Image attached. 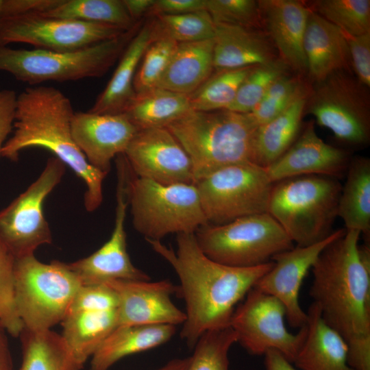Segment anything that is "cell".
Segmentation results:
<instances>
[{"label": "cell", "mask_w": 370, "mask_h": 370, "mask_svg": "<svg viewBox=\"0 0 370 370\" xmlns=\"http://www.w3.org/2000/svg\"><path fill=\"white\" fill-rule=\"evenodd\" d=\"M123 155L138 177L162 184H195L188 155L165 127L138 130Z\"/></svg>", "instance_id": "cell-16"}, {"label": "cell", "mask_w": 370, "mask_h": 370, "mask_svg": "<svg viewBox=\"0 0 370 370\" xmlns=\"http://www.w3.org/2000/svg\"><path fill=\"white\" fill-rule=\"evenodd\" d=\"M208 258L234 267H253L294 247L286 232L268 212L239 218L221 225L207 223L195 233Z\"/></svg>", "instance_id": "cell-9"}, {"label": "cell", "mask_w": 370, "mask_h": 370, "mask_svg": "<svg viewBox=\"0 0 370 370\" xmlns=\"http://www.w3.org/2000/svg\"><path fill=\"white\" fill-rule=\"evenodd\" d=\"M360 232L346 230L319 254L310 295L322 319L346 342L370 335V247Z\"/></svg>", "instance_id": "cell-3"}, {"label": "cell", "mask_w": 370, "mask_h": 370, "mask_svg": "<svg viewBox=\"0 0 370 370\" xmlns=\"http://www.w3.org/2000/svg\"><path fill=\"white\" fill-rule=\"evenodd\" d=\"M349 73L337 71L317 82L308 95L305 112L338 141L361 147L370 139L369 97L367 87Z\"/></svg>", "instance_id": "cell-11"}, {"label": "cell", "mask_w": 370, "mask_h": 370, "mask_svg": "<svg viewBox=\"0 0 370 370\" xmlns=\"http://www.w3.org/2000/svg\"><path fill=\"white\" fill-rule=\"evenodd\" d=\"M2 3H3V0H0V21H1V12Z\"/></svg>", "instance_id": "cell-53"}, {"label": "cell", "mask_w": 370, "mask_h": 370, "mask_svg": "<svg viewBox=\"0 0 370 370\" xmlns=\"http://www.w3.org/2000/svg\"><path fill=\"white\" fill-rule=\"evenodd\" d=\"M117 306V295L107 284L84 285L75 295L68 313L112 310Z\"/></svg>", "instance_id": "cell-43"}, {"label": "cell", "mask_w": 370, "mask_h": 370, "mask_svg": "<svg viewBox=\"0 0 370 370\" xmlns=\"http://www.w3.org/2000/svg\"><path fill=\"white\" fill-rule=\"evenodd\" d=\"M252 68L222 70L212 73L199 88L188 95L192 110L202 112L227 110Z\"/></svg>", "instance_id": "cell-34"}, {"label": "cell", "mask_w": 370, "mask_h": 370, "mask_svg": "<svg viewBox=\"0 0 370 370\" xmlns=\"http://www.w3.org/2000/svg\"><path fill=\"white\" fill-rule=\"evenodd\" d=\"M309 92L295 99L285 110L257 127L254 163L266 168L281 157L297 138Z\"/></svg>", "instance_id": "cell-29"}, {"label": "cell", "mask_w": 370, "mask_h": 370, "mask_svg": "<svg viewBox=\"0 0 370 370\" xmlns=\"http://www.w3.org/2000/svg\"><path fill=\"white\" fill-rule=\"evenodd\" d=\"M308 92L301 79L285 74L270 86L260 103L247 114L258 127L278 116L295 99Z\"/></svg>", "instance_id": "cell-39"}, {"label": "cell", "mask_w": 370, "mask_h": 370, "mask_svg": "<svg viewBox=\"0 0 370 370\" xmlns=\"http://www.w3.org/2000/svg\"><path fill=\"white\" fill-rule=\"evenodd\" d=\"M146 241L178 276L177 293L186 304L180 336L190 349L206 332L230 326L236 306L274 264L241 268L219 263L204 254L193 233L177 234L175 251L161 241Z\"/></svg>", "instance_id": "cell-1"}, {"label": "cell", "mask_w": 370, "mask_h": 370, "mask_svg": "<svg viewBox=\"0 0 370 370\" xmlns=\"http://www.w3.org/2000/svg\"><path fill=\"white\" fill-rule=\"evenodd\" d=\"M6 332L0 326V370H13Z\"/></svg>", "instance_id": "cell-51"}, {"label": "cell", "mask_w": 370, "mask_h": 370, "mask_svg": "<svg viewBox=\"0 0 370 370\" xmlns=\"http://www.w3.org/2000/svg\"><path fill=\"white\" fill-rule=\"evenodd\" d=\"M212 40L215 71L261 65L278 59L270 38L258 29L215 24Z\"/></svg>", "instance_id": "cell-22"}, {"label": "cell", "mask_w": 370, "mask_h": 370, "mask_svg": "<svg viewBox=\"0 0 370 370\" xmlns=\"http://www.w3.org/2000/svg\"><path fill=\"white\" fill-rule=\"evenodd\" d=\"M206 10L214 24L258 29L262 26L258 1L206 0Z\"/></svg>", "instance_id": "cell-42"}, {"label": "cell", "mask_w": 370, "mask_h": 370, "mask_svg": "<svg viewBox=\"0 0 370 370\" xmlns=\"http://www.w3.org/2000/svg\"><path fill=\"white\" fill-rule=\"evenodd\" d=\"M264 356L266 370H296L291 362L278 351L269 350Z\"/></svg>", "instance_id": "cell-50"}, {"label": "cell", "mask_w": 370, "mask_h": 370, "mask_svg": "<svg viewBox=\"0 0 370 370\" xmlns=\"http://www.w3.org/2000/svg\"><path fill=\"white\" fill-rule=\"evenodd\" d=\"M341 188L337 178L324 175L282 180L273 183L267 212L297 246H308L333 232Z\"/></svg>", "instance_id": "cell-5"}, {"label": "cell", "mask_w": 370, "mask_h": 370, "mask_svg": "<svg viewBox=\"0 0 370 370\" xmlns=\"http://www.w3.org/2000/svg\"><path fill=\"white\" fill-rule=\"evenodd\" d=\"M257 127L248 114L221 110H191L165 128L188 155L195 184L227 166L254 163Z\"/></svg>", "instance_id": "cell-4"}, {"label": "cell", "mask_w": 370, "mask_h": 370, "mask_svg": "<svg viewBox=\"0 0 370 370\" xmlns=\"http://www.w3.org/2000/svg\"><path fill=\"white\" fill-rule=\"evenodd\" d=\"M118 297V325L183 324L184 312L172 301L178 287L169 280H111L104 283Z\"/></svg>", "instance_id": "cell-18"}, {"label": "cell", "mask_w": 370, "mask_h": 370, "mask_svg": "<svg viewBox=\"0 0 370 370\" xmlns=\"http://www.w3.org/2000/svg\"><path fill=\"white\" fill-rule=\"evenodd\" d=\"M349 52L351 66L357 79L364 86H370V32L358 35L345 34Z\"/></svg>", "instance_id": "cell-44"}, {"label": "cell", "mask_w": 370, "mask_h": 370, "mask_svg": "<svg viewBox=\"0 0 370 370\" xmlns=\"http://www.w3.org/2000/svg\"><path fill=\"white\" fill-rule=\"evenodd\" d=\"M62 0H3L1 19L36 14H45L58 6Z\"/></svg>", "instance_id": "cell-45"}, {"label": "cell", "mask_w": 370, "mask_h": 370, "mask_svg": "<svg viewBox=\"0 0 370 370\" xmlns=\"http://www.w3.org/2000/svg\"><path fill=\"white\" fill-rule=\"evenodd\" d=\"M127 31L108 24L36 14L1 18L0 45L18 42L39 49L73 51L114 38Z\"/></svg>", "instance_id": "cell-14"}, {"label": "cell", "mask_w": 370, "mask_h": 370, "mask_svg": "<svg viewBox=\"0 0 370 370\" xmlns=\"http://www.w3.org/2000/svg\"><path fill=\"white\" fill-rule=\"evenodd\" d=\"M213 40L178 43L156 87L190 95L213 73Z\"/></svg>", "instance_id": "cell-27"}, {"label": "cell", "mask_w": 370, "mask_h": 370, "mask_svg": "<svg viewBox=\"0 0 370 370\" xmlns=\"http://www.w3.org/2000/svg\"><path fill=\"white\" fill-rule=\"evenodd\" d=\"M154 39L151 20L143 23L120 57L106 87L88 111L97 114H121L125 111L136 95L134 79L136 69Z\"/></svg>", "instance_id": "cell-24"}, {"label": "cell", "mask_w": 370, "mask_h": 370, "mask_svg": "<svg viewBox=\"0 0 370 370\" xmlns=\"http://www.w3.org/2000/svg\"><path fill=\"white\" fill-rule=\"evenodd\" d=\"M351 158L345 150L325 143L310 121L289 149L264 169L273 183L310 175L338 178L346 173Z\"/></svg>", "instance_id": "cell-20"}, {"label": "cell", "mask_w": 370, "mask_h": 370, "mask_svg": "<svg viewBox=\"0 0 370 370\" xmlns=\"http://www.w3.org/2000/svg\"><path fill=\"white\" fill-rule=\"evenodd\" d=\"M191 110L188 96L155 87L136 93L123 114L142 130L166 127Z\"/></svg>", "instance_id": "cell-31"}, {"label": "cell", "mask_w": 370, "mask_h": 370, "mask_svg": "<svg viewBox=\"0 0 370 370\" xmlns=\"http://www.w3.org/2000/svg\"><path fill=\"white\" fill-rule=\"evenodd\" d=\"M16 92L0 90V156L6 138L13 129L16 108Z\"/></svg>", "instance_id": "cell-46"}, {"label": "cell", "mask_w": 370, "mask_h": 370, "mask_svg": "<svg viewBox=\"0 0 370 370\" xmlns=\"http://www.w3.org/2000/svg\"><path fill=\"white\" fill-rule=\"evenodd\" d=\"M155 38L165 36L178 43L212 39L215 24L206 10L154 16L151 20Z\"/></svg>", "instance_id": "cell-35"}, {"label": "cell", "mask_w": 370, "mask_h": 370, "mask_svg": "<svg viewBox=\"0 0 370 370\" xmlns=\"http://www.w3.org/2000/svg\"><path fill=\"white\" fill-rule=\"evenodd\" d=\"M262 25L280 58L299 73L307 72L303 42L310 12L297 0L258 1Z\"/></svg>", "instance_id": "cell-21"}, {"label": "cell", "mask_w": 370, "mask_h": 370, "mask_svg": "<svg viewBox=\"0 0 370 370\" xmlns=\"http://www.w3.org/2000/svg\"><path fill=\"white\" fill-rule=\"evenodd\" d=\"M206 0H156L148 15L180 14L206 10Z\"/></svg>", "instance_id": "cell-47"}, {"label": "cell", "mask_w": 370, "mask_h": 370, "mask_svg": "<svg viewBox=\"0 0 370 370\" xmlns=\"http://www.w3.org/2000/svg\"><path fill=\"white\" fill-rule=\"evenodd\" d=\"M303 48L307 72L315 83L335 72L350 71V56L345 34L311 10Z\"/></svg>", "instance_id": "cell-23"}, {"label": "cell", "mask_w": 370, "mask_h": 370, "mask_svg": "<svg viewBox=\"0 0 370 370\" xmlns=\"http://www.w3.org/2000/svg\"><path fill=\"white\" fill-rule=\"evenodd\" d=\"M73 138L88 162L108 173L111 161L124 153L138 130L123 113L75 112L71 123Z\"/></svg>", "instance_id": "cell-19"}, {"label": "cell", "mask_w": 370, "mask_h": 370, "mask_svg": "<svg viewBox=\"0 0 370 370\" xmlns=\"http://www.w3.org/2000/svg\"><path fill=\"white\" fill-rule=\"evenodd\" d=\"M338 204V217L346 230H357L370 236V159L352 158L346 171Z\"/></svg>", "instance_id": "cell-30"}, {"label": "cell", "mask_w": 370, "mask_h": 370, "mask_svg": "<svg viewBox=\"0 0 370 370\" xmlns=\"http://www.w3.org/2000/svg\"><path fill=\"white\" fill-rule=\"evenodd\" d=\"M23 358L20 370H69V356L60 334L51 330L20 335Z\"/></svg>", "instance_id": "cell-33"}, {"label": "cell", "mask_w": 370, "mask_h": 370, "mask_svg": "<svg viewBox=\"0 0 370 370\" xmlns=\"http://www.w3.org/2000/svg\"><path fill=\"white\" fill-rule=\"evenodd\" d=\"M345 228L334 230L323 241L308 246H297L274 256L273 267L254 285L260 291L274 296L284 306L289 324L301 328L308 315L299 303L303 280L321 251L332 241L342 236Z\"/></svg>", "instance_id": "cell-17"}, {"label": "cell", "mask_w": 370, "mask_h": 370, "mask_svg": "<svg viewBox=\"0 0 370 370\" xmlns=\"http://www.w3.org/2000/svg\"><path fill=\"white\" fill-rule=\"evenodd\" d=\"M289 68L279 58L267 64L253 66L241 83L227 110L247 114L260 103L270 86L288 73Z\"/></svg>", "instance_id": "cell-37"}, {"label": "cell", "mask_w": 370, "mask_h": 370, "mask_svg": "<svg viewBox=\"0 0 370 370\" xmlns=\"http://www.w3.org/2000/svg\"><path fill=\"white\" fill-rule=\"evenodd\" d=\"M286 311L276 297L253 287L236 307L230 326L239 343L252 355H264L269 350L279 352L293 362L306 336L305 324L297 334L288 331L284 323Z\"/></svg>", "instance_id": "cell-13"}, {"label": "cell", "mask_w": 370, "mask_h": 370, "mask_svg": "<svg viewBox=\"0 0 370 370\" xmlns=\"http://www.w3.org/2000/svg\"><path fill=\"white\" fill-rule=\"evenodd\" d=\"M307 315V333L295 365L301 370H354L347 362L346 341L324 321L315 303Z\"/></svg>", "instance_id": "cell-25"}, {"label": "cell", "mask_w": 370, "mask_h": 370, "mask_svg": "<svg viewBox=\"0 0 370 370\" xmlns=\"http://www.w3.org/2000/svg\"><path fill=\"white\" fill-rule=\"evenodd\" d=\"M237 343L230 326L204 333L193 347L186 370H230L228 354Z\"/></svg>", "instance_id": "cell-38"}, {"label": "cell", "mask_w": 370, "mask_h": 370, "mask_svg": "<svg viewBox=\"0 0 370 370\" xmlns=\"http://www.w3.org/2000/svg\"><path fill=\"white\" fill-rule=\"evenodd\" d=\"M142 24L140 21L118 37L73 51L17 49L0 45V71L30 86L101 77L120 58Z\"/></svg>", "instance_id": "cell-6"}, {"label": "cell", "mask_w": 370, "mask_h": 370, "mask_svg": "<svg viewBox=\"0 0 370 370\" xmlns=\"http://www.w3.org/2000/svg\"><path fill=\"white\" fill-rule=\"evenodd\" d=\"M177 45L176 41L165 36L157 37L149 45L134 77L136 93L156 87Z\"/></svg>", "instance_id": "cell-41"}, {"label": "cell", "mask_w": 370, "mask_h": 370, "mask_svg": "<svg viewBox=\"0 0 370 370\" xmlns=\"http://www.w3.org/2000/svg\"><path fill=\"white\" fill-rule=\"evenodd\" d=\"M190 361V356L184 358H175L156 370H186Z\"/></svg>", "instance_id": "cell-52"}, {"label": "cell", "mask_w": 370, "mask_h": 370, "mask_svg": "<svg viewBox=\"0 0 370 370\" xmlns=\"http://www.w3.org/2000/svg\"><path fill=\"white\" fill-rule=\"evenodd\" d=\"M175 332L172 325H118L91 357L90 370H109L125 356L167 343Z\"/></svg>", "instance_id": "cell-28"}, {"label": "cell", "mask_w": 370, "mask_h": 370, "mask_svg": "<svg viewBox=\"0 0 370 370\" xmlns=\"http://www.w3.org/2000/svg\"><path fill=\"white\" fill-rule=\"evenodd\" d=\"M65 167L57 158H49L38 177L0 211V241L15 258L33 255L40 245L51 243L43 204L61 181Z\"/></svg>", "instance_id": "cell-12"}, {"label": "cell", "mask_w": 370, "mask_h": 370, "mask_svg": "<svg viewBox=\"0 0 370 370\" xmlns=\"http://www.w3.org/2000/svg\"><path fill=\"white\" fill-rule=\"evenodd\" d=\"M81 286L66 262L44 263L34 254L15 258L16 305L23 329L45 331L61 323Z\"/></svg>", "instance_id": "cell-8"}, {"label": "cell", "mask_w": 370, "mask_h": 370, "mask_svg": "<svg viewBox=\"0 0 370 370\" xmlns=\"http://www.w3.org/2000/svg\"><path fill=\"white\" fill-rule=\"evenodd\" d=\"M0 326L12 336H20L23 325L16 305L15 258L0 241Z\"/></svg>", "instance_id": "cell-40"}, {"label": "cell", "mask_w": 370, "mask_h": 370, "mask_svg": "<svg viewBox=\"0 0 370 370\" xmlns=\"http://www.w3.org/2000/svg\"><path fill=\"white\" fill-rule=\"evenodd\" d=\"M118 182L114 226L110 238L91 255L67 263L82 286L103 284L111 280H150L136 267L127 250L125 222L128 206L127 184L129 169L124 162H116Z\"/></svg>", "instance_id": "cell-15"}, {"label": "cell", "mask_w": 370, "mask_h": 370, "mask_svg": "<svg viewBox=\"0 0 370 370\" xmlns=\"http://www.w3.org/2000/svg\"><path fill=\"white\" fill-rule=\"evenodd\" d=\"M156 0H123L124 6L131 17L137 22L148 14Z\"/></svg>", "instance_id": "cell-49"}, {"label": "cell", "mask_w": 370, "mask_h": 370, "mask_svg": "<svg viewBox=\"0 0 370 370\" xmlns=\"http://www.w3.org/2000/svg\"><path fill=\"white\" fill-rule=\"evenodd\" d=\"M60 334L69 356V370H81L118 326L116 309L68 313Z\"/></svg>", "instance_id": "cell-26"}, {"label": "cell", "mask_w": 370, "mask_h": 370, "mask_svg": "<svg viewBox=\"0 0 370 370\" xmlns=\"http://www.w3.org/2000/svg\"><path fill=\"white\" fill-rule=\"evenodd\" d=\"M42 15L108 24L125 30L132 29L138 22L131 18L123 0H62L54 9Z\"/></svg>", "instance_id": "cell-32"}, {"label": "cell", "mask_w": 370, "mask_h": 370, "mask_svg": "<svg viewBox=\"0 0 370 370\" xmlns=\"http://www.w3.org/2000/svg\"><path fill=\"white\" fill-rule=\"evenodd\" d=\"M127 194L133 225L146 240L195 234L208 223L195 184H162L129 175Z\"/></svg>", "instance_id": "cell-7"}, {"label": "cell", "mask_w": 370, "mask_h": 370, "mask_svg": "<svg viewBox=\"0 0 370 370\" xmlns=\"http://www.w3.org/2000/svg\"><path fill=\"white\" fill-rule=\"evenodd\" d=\"M346 343L348 365L354 370H370V335L357 337Z\"/></svg>", "instance_id": "cell-48"}, {"label": "cell", "mask_w": 370, "mask_h": 370, "mask_svg": "<svg viewBox=\"0 0 370 370\" xmlns=\"http://www.w3.org/2000/svg\"><path fill=\"white\" fill-rule=\"evenodd\" d=\"M195 184L208 223L221 225L267 212L273 183L264 168L243 163L218 170Z\"/></svg>", "instance_id": "cell-10"}, {"label": "cell", "mask_w": 370, "mask_h": 370, "mask_svg": "<svg viewBox=\"0 0 370 370\" xmlns=\"http://www.w3.org/2000/svg\"><path fill=\"white\" fill-rule=\"evenodd\" d=\"M74 112L69 98L60 90L43 85L27 87L17 95L14 133L1 156L14 161L21 151L32 147L51 152L83 180L84 206L92 212L103 201L108 173L92 166L75 144L71 128Z\"/></svg>", "instance_id": "cell-2"}, {"label": "cell", "mask_w": 370, "mask_h": 370, "mask_svg": "<svg viewBox=\"0 0 370 370\" xmlns=\"http://www.w3.org/2000/svg\"><path fill=\"white\" fill-rule=\"evenodd\" d=\"M312 11L349 36L370 32L369 0H317Z\"/></svg>", "instance_id": "cell-36"}]
</instances>
